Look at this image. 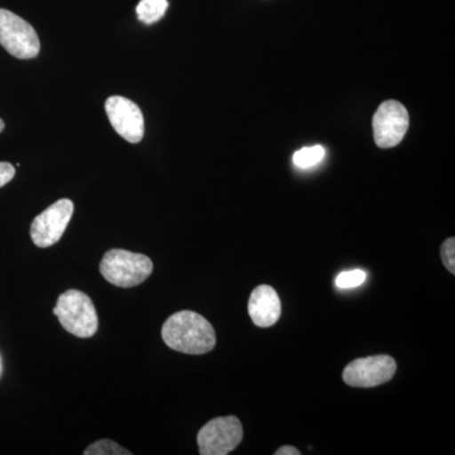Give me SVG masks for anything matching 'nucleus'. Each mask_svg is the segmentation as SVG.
Masks as SVG:
<instances>
[{"label":"nucleus","instance_id":"f257e3e1","mask_svg":"<svg viewBox=\"0 0 455 455\" xmlns=\"http://www.w3.org/2000/svg\"><path fill=\"white\" fill-rule=\"evenodd\" d=\"M163 339L167 347L185 355H205L217 344L214 328L196 311L173 314L164 322Z\"/></svg>","mask_w":455,"mask_h":455},{"label":"nucleus","instance_id":"f03ea898","mask_svg":"<svg viewBox=\"0 0 455 455\" xmlns=\"http://www.w3.org/2000/svg\"><path fill=\"white\" fill-rule=\"evenodd\" d=\"M53 314L64 329L77 338H92L98 331L97 310L92 299L77 290H68L60 295Z\"/></svg>","mask_w":455,"mask_h":455},{"label":"nucleus","instance_id":"7ed1b4c3","mask_svg":"<svg viewBox=\"0 0 455 455\" xmlns=\"http://www.w3.org/2000/svg\"><path fill=\"white\" fill-rule=\"evenodd\" d=\"M154 263L145 254L124 250H112L100 262V274L116 287L139 286L151 276Z\"/></svg>","mask_w":455,"mask_h":455},{"label":"nucleus","instance_id":"20e7f679","mask_svg":"<svg viewBox=\"0 0 455 455\" xmlns=\"http://www.w3.org/2000/svg\"><path fill=\"white\" fill-rule=\"evenodd\" d=\"M0 44L12 56L20 60L35 59L41 49L35 28L7 9H0Z\"/></svg>","mask_w":455,"mask_h":455},{"label":"nucleus","instance_id":"39448f33","mask_svg":"<svg viewBox=\"0 0 455 455\" xmlns=\"http://www.w3.org/2000/svg\"><path fill=\"white\" fill-rule=\"evenodd\" d=\"M243 439V427L235 416L212 419L197 434L202 455H227L235 451Z\"/></svg>","mask_w":455,"mask_h":455},{"label":"nucleus","instance_id":"423d86ee","mask_svg":"<svg viewBox=\"0 0 455 455\" xmlns=\"http://www.w3.org/2000/svg\"><path fill=\"white\" fill-rule=\"evenodd\" d=\"M407 109L398 101L388 100L379 106L373 116L374 142L379 148H392L403 142L409 130Z\"/></svg>","mask_w":455,"mask_h":455},{"label":"nucleus","instance_id":"0eeeda50","mask_svg":"<svg viewBox=\"0 0 455 455\" xmlns=\"http://www.w3.org/2000/svg\"><path fill=\"white\" fill-rule=\"evenodd\" d=\"M74 214V203L61 199L49 206L35 218L31 226L33 243L40 248H49L56 244L64 235L66 228Z\"/></svg>","mask_w":455,"mask_h":455},{"label":"nucleus","instance_id":"6e6552de","mask_svg":"<svg viewBox=\"0 0 455 455\" xmlns=\"http://www.w3.org/2000/svg\"><path fill=\"white\" fill-rule=\"evenodd\" d=\"M397 364L390 355L359 358L346 367L343 381L352 387L371 388L391 381Z\"/></svg>","mask_w":455,"mask_h":455},{"label":"nucleus","instance_id":"1a4fd4ad","mask_svg":"<svg viewBox=\"0 0 455 455\" xmlns=\"http://www.w3.org/2000/svg\"><path fill=\"white\" fill-rule=\"evenodd\" d=\"M110 124L116 133L130 143H139L145 136V118L134 101L123 97H110L106 101Z\"/></svg>","mask_w":455,"mask_h":455},{"label":"nucleus","instance_id":"9d476101","mask_svg":"<svg viewBox=\"0 0 455 455\" xmlns=\"http://www.w3.org/2000/svg\"><path fill=\"white\" fill-rule=\"evenodd\" d=\"M248 313L254 325L269 328L276 324L281 316V301L276 290L267 284H260L251 293Z\"/></svg>","mask_w":455,"mask_h":455},{"label":"nucleus","instance_id":"9b49d317","mask_svg":"<svg viewBox=\"0 0 455 455\" xmlns=\"http://www.w3.org/2000/svg\"><path fill=\"white\" fill-rule=\"evenodd\" d=\"M169 8L167 0H140L137 5V16L146 25L158 22Z\"/></svg>","mask_w":455,"mask_h":455},{"label":"nucleus","instance_id":"f8f14e48","mask_svg":"<svg viewBox=\"0 0 455 455\" xmlns=\"http://www.w3.org/2000/svg\"><path fill=\"white\" fill-rule=\"evenodd\" d=\"M324 156V147H304V148H301L300 151L293 155V164H295V166L299 167V169H311V167L316 166L317 164L322 163Z\"/></svg>","mask_w":455,"mask_h":455},{"label":"nucleus","instance_id":"ddd939ff","mask_svg":"<svg viewBox=\"0 0 455 455\" xmlns=\"http://www.w3.org/2000/svg\"><path fill=\"white\" fill-rule=\"evenodd\" d=\"M85 455H131V451L127 449L122 448L121 445L116 444V442L109 439L99 440L97 443H92L84 451Z\"/></svg>","mask_w":455,"mask_h":455},{"label":"nucleus","instance_id":"4468645a","mask_svg":"<svg viewBox=\"0 0 455 455\" xmlns=\"http://www.w3.org/2000/svg\"><path fill=\"white\" fill-rule=\"evenodd\" d=\"M367 274L362 269H353V271L341 272L337 277V286L341 290L355 289L361 286L366 281Z\"/></svg>","mask_w":455,"mask_h":455},{"label":"nucleus","instance_id":"2eb2a0df","mask_svg":"<svg viewBox=\"0 0 455 455\" xmlns=\"http://www.w3.org/2000/svg\"><path fill=\"white\" fill-rule=\"evenodd\" d=\"M442 259L445 267L451 275L455 274V239L448 238L442 245Z\"/></svg>","mask_w":455,"mask_h":455},{"label":"nucleus","instance_id":"dca6fc26","mask_svg":"<svg viewBox=\"0 0 455 455\" xmlns=\"http://www.w3.org/2000/svg\"><path fill=\"white\" fill-rule=\"evenodd\" d=\"M14 175H16V169L13 164L0 163V188L5 187L8 182H11Z\"/></svg>","mask_w":455,"mask_h":455},{"label":"nucleus","instance_id":"f3484780","mask_svg":"<svg viewBox=\"0 0 455 455\" xmlns=\"http://www.w3.org/2000/svg\"><path fill=\"white\" fill-rule=\"evenodd\" d=\"M275 454H276V455H300V451H299L298 449H296V448L289 447V445H287V447H283V448L277 449L276 453H275Z\"/></svg>","mask_w":455,"mask_h":455},{"label":"nucleus","instance_id":"a211bd4d","mask_svg":"<svg viewBox=\"0 0 455 455\" xmlns=\"http://www.w3.org/2000/svg\"><path fill=\"white\" fill-rule=\"evenodd\" d=\"M4 122H3L2 119H0V133H2L3 131H4Z\"/></svg>","mask_w":455,"mask_h":455},{"label":"nucleus","instance_id":"6ab92c4d","mask_svg":"<svg viewBox=\"0 0 455 455\" xmlns=\"http://www.w3.org/2000/svg\"><path fill=\"white\" fill-rule=\"evenodd\" d=\"M3 373V361H2V355H0V377H2Z\"/></svg>","mask_w":455,"mask_h":455}]
</instances>
